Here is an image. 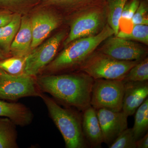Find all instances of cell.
<instances>
[{
    "mask_svg": "<svg viewBox=\"0 0 148 148\" xmlns=\"http://www.w3.org/2000/svg\"><path fill=\"white\" fill-rule=\"evenodd\" d=\"M141 0H128L124 6L121 14V19L131 21V19L137 10Z\"/></svg>",
    "mask_w": 148,
    "mask_h": 148,
    "instance_id": "obj_27",
    "label": "cell"
},
{
    "mask_svg": "<svg viewBox=\"0 0 148 148\" xmlns=\"http://www.w3.org/2000/svg\"><path fill=\"white\" fill-rule=\"evenodd\" d=\"M125 91L122 80L94 79L90 106L95 110L106 109L114 112L122 111Z\"/></svg>",
    "mask_w": 148,
    "mask_h": 148,
    "instance_id": "obj_6",
    "label": "cell"
},
{
    "mask_svg": "<svg viewBox=\"0 0 148 148\" xmlns=\"http://www.w3.org/2000/svg\"><path fill=\"white\" fill-rule=\"evenodd\" d=\"M96 50L123 61H141L148 53L147 49L142 45L114 35L105 40Z\"/></svg>",
    "mask_w": 148,
    "mask_h": 148,
    "instance_id": "obj_9",
    "label": "cell"
},
{
    "mask_svg": "<svg viewBox=\"0 0 148 148\" xmlns=\"http://www.w3.org/2000/svg\"><path fill=\"white\" fill-rule=\"evenodd\" d=\"M107 24L106 5L83 12L72 19L70 32L64 40V47L75 40L98 34Z\"/></svg>",
    "mask_w": 148,
    "mask_h": 148,
    "instance_id": "obj_5",
    "label": "cell"
},
{
    "mask_svg": "<svg viewBox=\"0 0 148 148\" xmlns=\"http://www.w3.org/2000/svg\"><path fill=\"white\" fill-rule=\"evenodd\" d=\"M96 112L102 130L103 143L109 147L120 134L127 128L128 117L122 111L114 112L99 109Z\"/></svg>",
    "mask_w": 148,
    "mask_h": 148,
    "instance_id": "obj_11",
    "label": "cell"
},
{
    "mask_svg": "<svg viewBox=\"0 0 148 148\" xmlns=\"http://www.w3.org/2000/svg\"><path fill=\"white\" fill-rule=\"evenodd\" d=\"M135 114V122L132 129L136 141L148 132V98L136 110Z\"/></svg>",
    "mask_w": 148,
    "mask_h": 148,
    "instance_id": "obj_20",
    "label": "cell"
},
{
    "mask_svg": "<svg viewBox=\"0 0 148 148\" xmlns=\"http://www.w3.org/2000/svg\"><path fill=\"white\" fill-rule=\"evenodd\" d=\"M140 61H120L96 50L78 71L87 74L94 79L123 80L130 69Z\"/></svg>",
    "mask_w": 148,
    "mask_h": 148,
    "instance_id": "obj_4",
    "label": "cell"
},
{
    "mask_svg": "<svg viewBox=\"0 0 148 148\" xmlns=\"http://www.w3.org/2000/svg\"><path fill=\"white\" fill-rule=\"evenodd\" d=\"M114 36L108 23L98 34L75 40L46 66L40 75H55L73 70L80 66L107 38Z\"/></svg>",
    "mask_w": 148,
    "mask_h": 148,
    "instance_id": "obj_2",
    "label": "cell"
},
{
    "mask_svg": "<svg viewBox=\"0 0 148 148\" xmlns=\"http://www.w3.org/2000/svg\"><path fill=\"white\" fill-rule=\"evenodd\" d=\"M107 0H38L39 3L58 13L71 16L72 19L83 12L106 5Z\"/></svg>",
    "mask_w": 148,
    "mask_h": 148,
    "instance_id": "obj_12",
    "label": "cell"
},
{
    "mask_svg": "<svg viewBox=\"0 0 148 148\" xmlns=\"http://www.w3.org/2000/svg\"><path fill=\"white\" fill-rule=\"evenodd\" d=\"M147 1H148V0H147Z\"/></svg>",
    "mask_w": 148,
    "mask_h": 148,
    "instance_id": "obj_31",
    "label": "cell"
},
{
    "mask_svg": "<svg viewBox=\"0 0 148 148\" xmlns=\"http://www.w3.org/2000/svg\"><path fill=\"white\" fill-rule=\"evenodd\" d=\"M128 0H107L106 3L107 23L113 30L114 36L120 31L122 12Z\"/></svg>",
    "mask_w": 148,
    "mask_h": 148,
    "instance_id": "obj_19",
    "label": "cell"
},
{
    "mask_svg": "<svg viewBox=\"0 0 148 148\" xmlns=\"http://www.w3.org/2000/svg\"><path fill=\"white\" fill-rule=\"evenodd\" d=\"M21 18V14L15 13L11 21L0 28V50L7 55L10 54L11 45L20 27Z\"/></svg>",
    "mask_w": 148,
    "mask_h": 148,
    "instance_id": "obj_17",
    "label": "cell"
},
{
    "mask_svg": "<svg viewBox=\"0 0 148 148\" xmlns=\"http://www.w3.org/2000/svg\"><path fill=\"white\" fill-rule=\"evenodd\" d=\"M40 98L51 118L63 136L66 147H88L82 131V116L71 108H62L53 98L44 92Z\"/></svg>",
    "mask_w": 148,
    "mask_h": 148,
    "instance_id": "obj_3",
    "label": "cell"
},
{
    "mask_svg": "<svg viewBox=\"0 0 148 148\" xmlns=\"http://www.w3.org/2000/svg\"><path fill=\"white\" fill-rule=\"evenodd\" d=\"M42 91L36 77L22 74L11 75L0 69V99L16 101L29 97L40 98Z\"/></svg>",
    "mask_w": 148,
    "mask_h": 148,
    "instance_id": "obj_7",
    "label": "cell"
},
{
    "mask_svg": "<svg viewBox=\"0 0 148 148\" xmlns=\"http://www.w3.org/2000/svg\"><path fill=\"white\" fill-rule=\"evenodd\" d=\"M66 36V31L62 30L33 49L26 58L24 74L34 77L39 75L55 58Z\"/></svg>",
    "mask_w": 148,
    "mask_h": 148,
    "instance_id": "obj_8",
    "label": "cell"
},
{
    "mask_svg": "<svg viewBox=\"0 0 148 148\" xmlns=\"http://www.w3.org/2000/svg\"><path fill=\"white\" fill-rule=\"evenodd\" d=\"M40 8L31 18L32 33V51L43 42L53 30L61 25L62 16L53 9L39 3Z\"/></svg>",
    "mask_w": 148,
    "mask_h": 148,
    "instance_id": "obj_10",
    "label": "cell"
},
{
    "mask_svg": "<svg viewBox=\"0 0 148 148\" xmlns=\"http://www.w3.org/2000/svg\"><path fill=\"white\" fill-rule=\"evenodd\" d=\"M39 3L38 0H0V8L20 14L36 6Z\"/></svg>",
    "mask_w": 148,
    "mask_h": 148,
    "instance_id": "obj_22",
    "label": "cell"
},
{
    "mask_svg": "<svg viewBox=\"0 0 148 148\" xmlns=\"http://www.w3.org/2000/svg\"><path fill=\"white\" fill-rule=\"evenodd\" d=\"M110 148H136V140L132 128H127L109 147Z\"/></svg>",
    "mask_w": 148,
    "mask_h": 148,
    "instance_id": "obj_25",
    "label": "cell"
},
{
    "mask_svg": "<svg viewBox=\"0 0 148 148\" xmlns=\"http://www.w3.org/2000/svg\"><path fill=\"white\" fill-rule=\"evenodd\" d=\"M116 36L125 39L136 41L148 45V25H134L130 33L120 30Z\"/></svg>",
    "mask_w": 148,
    "mask_h": 148,
    "instance_id": "obj_23",
    "label": "cell"
},
{
    "mask_svg": "<svg viewBox=\"0 0 148 148\" xmlns=\"http://www.w3.org/2000/svg\"><path fill=\"white\" fill-rule=\"evenodd\" d=\"M9 57V55L0 50V61Z\"/></svg>",
    "mask_w": 148,
    "mask_h": 148,
    "instance_id": "obj_30",
    "label": "cell"
},
{
    "mask_svg": "<svg viewBox=\"0 0 148 148\" xmlns=\"http://www.w3.org/2000/svg\"><path fill=\"white\" fill-rule=\"evenodd\" d=\"M16 125L9 119L0 117V148H17Z\"/></svg>",
    "mask_w": 148,
    "mask_h": 148,
    "instance_id": "obj_18",
    "label": "cell"
},
{
    "mask_svg": "<svg viewBox=\"0 0 148 148\" xmlns=\"http://www.w3.org/2000/svg\"><path fill=\"white\" fill-rule=\"evenodd\" d=\"M82 112V131L88 146L91 148H101L103 143V134L96 110L90 106Z\"/></svg>",
    "mask_w": 148,
    "mask_h": 148,
    "instance_id": "obj_14",
    "label": "cell"
},
{
    "mask_svg": "<svg viewBox=\"0 0 148 148\" xmlns=\"http://www.w3.org/2000/svg\"><path fill=\"white\" fill-rule=\"evenodd\" d=\"M14 13L8 10L0 8V28L11 21Z\"/></svg>",
    "mask_w": 148,
    "mask_h": 148,
    "instance_id": "obj_28",
    "label": "cell"
},
{
    "mask_svg": "<svg viewBox=\"0 0 148 148\" xmlns=\"http://www.w3.org/2000/svg\"><path fill=\"white\" fill-rule=\"evenodd\" d=\"M36 79L42 92L49 93L65 106L82 112L90 106L94 79L83 72L40 75Z\"/></svg>",
    "mask_w": 148,
    "mask_h": 148,
    "instance_id": "obj_1",
    "label": "cell"
},
{
    "mask_svg": "<svg viewBox=\"0 0 148 148\" xmlns=\"http://www.w3.org/2000/svg\"><path fill=\"white\" fill-rule=\"evenodd\" d=\"M0 117L8 118L16 125L25 127L31 124L34 116L31 109L22 103L0 100Z\"/></svg>",
    "mask_w": 148,
    "mask_h": 148,
    "instance_id": "obj_16",
    "label": "cell"
},
{
    "mask_svg": "<svg viewBox=\"0 0 148 148\" xmlns=\"http://www.w3.org/2000/svg\"><path fill=\"white\" fill-rule=\"evenodd\" d=\"M148 1L141 0L140 5L131 19L133 25H148Z\"/></svg>",
    "mask_w": 148,
    "mask_h": 148,
    "instance_id": "obj_26",
    "label": "cell"
},
{
    "mask_svg": "<svg viewBox=\"0 0 148 148\" xmlns=\"http://www.w3.org/2000/svg\"><path fill=\"white\" fill-rule=\"evenodd\" d=\"M32 33L31 18L21 17V24L12 43L10 53L12 56L26 58L32 51Z\"/></svg>",
    "mask_w": 148,
    "mask_h": 148,
    "instance_id": "obj_15",
    "label": "cell"
},
{
    "mask_svg": "<svg viewBox=\"0 0 148 148\" xmlns=\"http://www.w3.org/2000/svg\"><path fill=\"white\" fill-rule=\"evenodd\" d=\"M26 58L8 57L0 61V69L11 75L24 74Z\"/></svg>",
    "mask_w": 148,
    "mask_h": 148,
    "instance_id": "obj_24",
    "label": "cell"
},
{
    "mask_svg": "<svg viewBox=\"0 0 148 148\" xmlns=\"http://www.w3.org/2000/svg\"><path fill=\"white\" fill-rule=\"evenodd\" d=\"M148 80V57L132 67L123 80L124 82H142Z\"/></svg>",
    "mask_w": 148,
    "mask_h": 148,
    "instance_id": "obj_21",
    "label": "cell"
},
{
    "mask_svg": "<svg viewBox=\"0 0 148 148\" xmlns=\"http://www.w3.org/2000/svg\"><path fill=\"white\" fill-rule=\"evenodd\" d=\"M136 148H148V132L142 138L136 141Z\"/></svg>",
    "mask_w": 148,
    "mask_h": 148,
    "instance_id": "obj_29",
    "label": "cell"
},
{
    "mask_svg": "<svg viewBox=\"0 0 148 148\" xmlns=\"http://www.w3.org/2000/svg\"><path fill=\"white\" fill-rule=\"evenodd\" d=\"M124 83L122 111L128 117L135 114L136 110L148 98V81Z\"/></svg>",
    "mask_w": 148,
    "mask_h": 148,
    "instance_id": "obj_13",
    "label": "cell"
}]
</instances>
